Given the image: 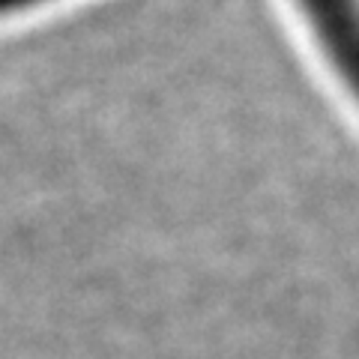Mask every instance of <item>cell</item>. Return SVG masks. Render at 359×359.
Wrapping results in <instances>:
<instances>
[{
	"instance_id": "6da1fadb",
	"label": "cell",
	"mask_w": 359,
	"mask_h": 359,
	"mask_svg": "<svg viewBox=\"0 0 359 359\" xmlns=\"http://www.w3.org/2000/svg\"><path fill=\"white\" fill-rule=\"evenodd\" d=\"M335 75L359 102V0H297Z\"/></svg>"
}]
</instances>
